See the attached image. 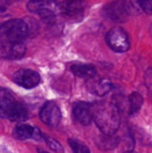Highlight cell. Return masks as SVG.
I'll return each mask as SVG.
<instances>
[{"instance_id":"obj_9","label":"cell","mask_w":152,"mask_h":153,"mask_svg":"<svg viewBox=\"0 0 152 153\" xmlns=\"http://www.w3.org/2000/svg\"><path fill=\"white\" fill-rule=\"evenodd\" d=\"M86 4L84 0H64L60 3V12L71 19H80L83 16Z\"/></svg>"},{"instance_id":"obj_12","label":"cell","mask_w":152,"mask_h":153,"mask_svg":"<svg viewBox=\"0 0 152 153\" xmlns=\"http://www.w3.org/2000/svg\"><path fill=\"white\" fill-rule=\"evenodd\" d=\"M112 83L105 79H96L95 77H92L89 79V82L87 83L88 90L96 95L103 96L107 93H108L112 90Z\"/></svg>"},{"instance_id":"obj_23","label":"cell","mask_w":152,"mask_h":153,"mask_svg":"<svg viewBox=\"0 0 152 153\" xmlns=\"http://www.w3.org/2000/svg\"><path fill=\"white\" fill-rule=\"evenodd\" d=\"M12 0H0V12L5 11L8 5L11 4Z\"/></svg>"},{"instance_id":"obj_15","label":"cell","mask_w":152,"mask_h":153,"mask_svg":"<svg viewBox=\"0 0 152 153\" xmlns=\"http://www.w3.org/2000/svg\"><path fill=\"white\" fill-rule=\"evenodd\" d=\"M36 128L29 125H18L15 126L13 132V136L19 141H25L30 138H34Z\"/></svg>"},{"instance_id":"obj_2","label":"cell","mask_w":152,"mask_h":153,"mask_svg":"<svg viewBox=\"0 0 152 153\" xmlns=\"http://www.w3.org/2000/svg\"><path fill=\"white\" fill-rule=\"evenodd\" d=\"M30 33V24L22 19H12L0 24V43L22 41Z\"/></svg>"},{"instance_id":"obj_11","label":"cell","mask_w":152,"mask_h":153,"mask_svg":"<svg viewBox=\"0 0 152 153\" xmlns=\"http://www.w3.org/2000/svg\"><path fill=\"white\" fill-rule=\"evenodd\" d=\"M16 102L13 93L8 89L0 87V117L7 119Z\"/></svg>"},{"instance_id":"obj_5","label":"cell","mask_w":152,"mask_h":153,"mask_svg":"<svg viewBox=\"0 0 152 153\" xmlns=\"http://www.w3.org/2000/svg\"><path fill=\"white\" fill-rule=\"evenodd\" d=\"M107 43L108 47L117 53H124L130 48V39L128 34L120 27L111 29L107 35Z\"/></svg>"},{"instance_id":"obj_14","label":"cell","mask_w":152,"mask_h":153,"mask_svg":"<svg viewBox=\"0 0 152 153\" xmlns=\"http://www.w3.org/2000/svg\"><path fill=\"white\" fill-rule=\"evenodd\" d=\"M29 118V112L27 108L20 102H16L15 106L13 108L8 115L7 119L13 122H23Z\"/></svg>"},{"instance_id":"obj_7","label":"cell","mask_w":152,"mask_h":153,"mask_svg":"<svg viewBox=\"0 0 152 153\" xmlns=\"http://www.w3.org/2000/svg\"><path fill=\"white\" fill-rule=\"evenodd\" d=\"M39 117L41 121L48 126H57L61 121V110L53 101H47L42 107Z\"/></svg>"},{"instance_id":"obj_1","label":"cell","mask_w":152,"mask_h":153,"mask_svg":"<svg viewBox=\"0 0 152 153\" xmlns=\"http://www.w3.org/2000/svg\"><path fill=\"white\" fill-rule=\"evenodd\" d=\"M93 120L103 134H115L121 123L118 106L109 102H100L94 105Z\"/></svg>"},{"instance_id":"obj_10","label":"cell","mask_w":152,"mask_h":153,"mask_svg":"<svg viewBox=\"0 0 152 153\" xmlns=\"http://www.w3.org/2000/svg\"><path fill=\"white\" fill-rule=\"evenodd\" d=\"M74 118L84 126H89L94 119V105L88 102H77L73 108Z\"/></svg>"},{"instance_id":"obj_20","label":"cell","mask_w":152,"mask_h":153,"mask_svg":"<svg viewBox=\"0 0 152 153\" xmlns=\"http://www.w3.org/2000/svg\"><path fill=\"white\" fill-rule=\"evenodd\" d=\"M145 0H131V5L132 8L136 10V11H141L142 10V6L144 4Z\"/></svg>"},{"instance_id":"obj_17","label":"cell","mask_w":152,"mask_h":153,"mask_svg":"<svg viewBox=\"0 0 152 153\" xmlns=\"http://www.w3.org/2000/svg\"><path fill=\"white\" fill-rule=\"evenodd\" d=\"M143 104V98L139 92H133L129 96V114L131 116L136 115L142 108Z\"/></svg>"},{"instance_id":"obj_8","label":"cell","mask_w":152,"mask_h":153,"mask_svg":"<svg viewBox=\"0 0 152 153\" xmlns=\"http://www.w3.org/2000/svg\"><path fill=\"white\" fill-rule=\"evenodd\" d=\"M26 53L22 41H5L0 43V57L9 60L22 58Z\"/></svg>"},{"instance_id":"obj_13","label":"cell","mask_w":152,"mask_h":153,"mask_svg":"<svg viewBox=\"0 0 152 153\" xmlns=\"http://www.w3.org/2000/svg\"><path fill=\"white\" fill-rule=\"evenodd\" d=\"M71 70L76 76L85 79H90L92 77H95L97 74L95 67L88 64H75L72 65Z\"/></svg>"},{"instance_id":"obj_6","label":"cell","mask_w":152,"mask_h":153,"mask_svg":"<svg viewBox=\"0 0 152 153\" xmlns=\"http://www.w3.org/2000/svg\"><path fill=\"white\" fill-rule=\"evenodd\" d=\"M13 82L19 86L25 89H32L37 87L40 82L39 74L30 69H20L13 75Z\"/></svg>"},{"instance_id":"obj_18","label":"cell","mask_w":152,"mask_h":153,"mask_svg":"<svg viewBox=\"0 0 152 153\" xmlns=\"http://www.w3.org/2000/svg\"><path fill=\"white\" fill-rule=\"evenodd\" d=\"M68 143L71 147V149L76 153H89L90 152V150L89 148L83 144L82 143L77 141V140H74V139H70L68 141Z\"/></svg>"},{"instance_id":"obj_4","label":"cell","mask_w":152,"mask_h":153,"mask_svg":"<svg viewBox=\"0 0 152 153\" xmlns=\"http://www.w3.org/2000/svg\"><path fill=\"white\" fill-rule=\"evenodd\" d=\"M131 9L132 5L127 1L116 0L104 7L103 13L108 19L115 22H125L131 14Z\"/></svg>"},{"instance_id":"obj_16","label":"cell","mask_w":152,"mask_h":153,"mask_svg":"<svg viewBox=\"0 0 152 153\" xmlns=\"http://www.w3.org/2000/svg\"><path fill=\"white\" fill-rule=\"evenodd\" d=\"M97 145L102 150H112L116 148L119 143V138L115 136V134H105L100 135L96 140Z\"/></svg>"},{"instance_id":"obj_19","label":"cell","mask_w":152,"mask_h":153,"mask_svg":"<svg viewBox=\"0 0 152 153\" xmlns=\"http://www.w3.org/2000/svg\"><path fill=\"white\" fill-rule=\"evenodd\" d=\"M43 139L45 140L46 143L47 144V146L52 151H54L56 152H64V149H63L62 145L58 142H56L55 139H53L51 137H47V136H44Z\"/></svg>"},{"instance_id":"obj_21","label":"cell","mask_w":152,"mask_h":153,"mask_svg":"<svg viewBox=\"0 0 152 153\" xmlns=\"http://www.w3.org/2000/svg\"><path fill=\"white\" fill-rule=\"evenodd\" d=\"M145 81L147 83V86L149 87V90L151 91L152 94V69H149L146 72L145 74Z\"/></svg>"},{"instance_id":"obj_22","label":"cell","mask_w":152,"mask_h":153,"mask_svg":"<svg viewBox=\"0 0 152 153\" xmlns=\"http://www.w3.org/2000/svg\"><path fill=\"white\" fill-rule=\"evenodd\" d=\"M142 11L145 13L152 14V0H145L143 6H142Z\"/></svg>"},{"instance_id":"obj_3","label":"cell","mask_w":152,"mask_h":153,"mask_svg":"<svg viewBox=\"0 0 152 153\" xmlns=\"http://www.w3.org/2000/svg\"><path fill=\"white\" fill-rule=\"evenodd\" d=\"M27 8L46 20H53L60 12V3L56 0H30Z\"/></svg>"}]
</instances>
